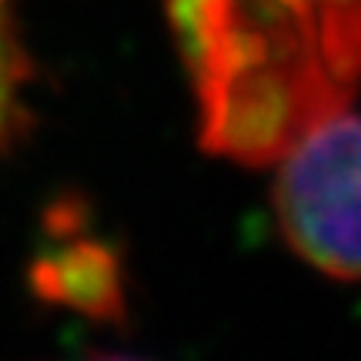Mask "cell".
<instances>
[{"label":"cell","mask_w":361,"mask_h":361,"mask_svg":"<svg viewBox=\"0 0 361 361\" xmlns=\"http://www.w3.org/2000/svg\"><path fill=\"white\" fill-rule=\"evenodd\" d=\"M17 0H0V151H7L30 128L27 84L34 78L30 57L17 30Z\"/></svg>","instance_id":"3"},{"label":"cell","mask_w":361,"mask_h":361,"mask_svg":"<svg viewBox=\"0 0 361 361\" xmlns=\"http://www.w3.org/2000/svg\"><path fill=\"white\" fill-rule=\"evenodd\" d=\"M164 11L211 154L274 164L361 87V0H164Z\"/></svg>","instance_id":"1"},{"label":"cell","mask_w":361,"mask_h":361,"mask_svg":"<svg viewBox=\"0 0 361 361\" xmlns=\"http://www.w3.org/2000/svg\"><path fill=\"white\" fill-rule=\"evenodd\" d=\"M274 214L288 247L338 281H361V117L338 114L281 157Z\"/></svg>","instance_id":"2"}]
</instances>
